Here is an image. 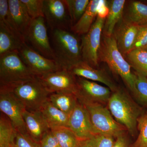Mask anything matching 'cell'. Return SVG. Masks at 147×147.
<instances>
[{
    "instance_id": "29",
    "label": "cell",
    "mask_w": 147,
    "mask_h": 147,
    "mask_svg": "<svg viewBox=\"0 0 147 147\" xmlns=\"http://www.w3.org/2000/svg\"><path fill=\"white\" fill-rule=\"evenodd\" d=\"M135 90L133 95L142 105L147 107V77L134 71Z\"/></svg>"
},
{
    "instance_id": "3",
    "label": "cell",
    "mask_w": 147,
    "mask_h": 147,
    "mask_svg": "<svg viewBox=\"0 0 147 147\" xmlns=\"http://www.w3.org/2000/svg\"><path fill=\"white\" fill-rule=\"evenodd\" d=\"M108 103L115 120L132 136L137 134L138 119L142 115L141 108L125 92L119 90L111 94Z\"/></svg>"
},
{
    "instance_id": "20",
    "label": "cell",
    "mask_w": 147,
    "mask_h": 147,
    "mask_svg": "<svg viewBox=\"0 0 147 147\" xmlns=\"http://www.w3.org/2000/svg\"><path fill=\"white\" fill-rule=\"evenodd\" d=\"M103 1L91 0L86 10L76 24L71 27V30L74 34L84 35L90 30L94 24V20L97 17Z\"/></svg>"
},
{
    "instance_id": "17",
    "label": "cell",
    "mask_w": 147,
    "mask_h": 147,
    "mask_svg": "<svg viewBox=\"0 0 147 147\" xmlns=\"http://www.w3.org/2000/svg\"><path fill=\"white\" fill-rule=\"evenodd\" d=\"M69 70L76 77L104 84L113 92L118 90L115 83L103 70L92 67L83 61L74 65Z\"/></svg>"
},
{
    "instance_id": "27",
    "label": "cell",
    "mask_w": 147,
    "mask_h": 147,
    "mask_svg": "<svg viewBox=\"0 0 147 147\" xmlns=\"http://www.w3.org/2000/svg\"><path fill=\"white\" fill-rule=\"evenodd\" d=\"M65 1L67 6L71 27L83 16L88 6L90 1L65 0Z\"/></svg>"
},
{
    "instance_id": "8",
    "label": "cell",
    "mask_w": 147,
    "mask_h": 147,
    "mask_svg": "<svg viewBox=\"0 0 147 147\" xmlns=\"http://www.w3.org/2000/svg\"><path fill=\"white\" fill-rule=\"evenodd\" d=\"M26 43L42 56L55 61L53 47L50 42L44 17L33 19L25 37Z\"/></svg>"
},
{
    "instance_id": "14",
    "label": "cell",
    "mask_w": 147,
    "mask_h": 147,
    "mask_svg": "<svg viewBox=\"0 0 147 147\" xmlns=\"http://www.w3.org/2000/svg\"><path fill=\"white\" fill-rule=\"evenodd\" d=\"M68 128L81 141L98 134L92 124L86 108L79 101L69 116Z\"/></svg>"
},
{
    "instance_id": "39",
    "label": "cell",
    "mask_w": 147,
    "mask_h": 147,
    "mask_svg": "<svg viewBox=\"0 0 147 147\" xmlns=\"http://www.w3.org/2000/svg\"><path fill=\"white\" fill-rule=\"evenodd\" d=\"M142 2L146 4L147 5V1H143V2Z\"/></svg>"
},
{
    "instance_id": "1",
    "label": "cell",
    "mask_w": 147,
    "mask_h": 147,
    "mask_svg": "<svg viewBox=\"0 0 147 147\" xmlns=\"http://www.w3.org/2000/svg\"><path fill=\"white\" fill-rule=\"evenodd\" d=\"M98 53V61L108 65L111 71L120 76L127 86L133 94L135 90V75L131 67L118 48L113 34L103 35Z\"/></svg>"
},
{
    "instance_id": "16",
    "label": "cell",
    "mask_w": 147,
    "mask_h": 147,
    "mask_svg": "<svg viewBox=\"0 0 147 147\" xmlns=\"http://www.w3.org/2000/svg\"><path fill=\"white\" fill-rule=\"evenodd\" d=\"M139 30V26L122 19L114 30L115 37L120 52L125 56L134 48Z\"/></svg>"
},
{
    "instance_id": "12",
    "label": "cell",
    "mask_w": 147,
    "mask_h": 147,
    "mask_svg": "<svg viewBox=\"0 0 147 147\" xmlns=\"http://www.w3.org/2000/svg\"><path fill=\"white\" fill-rule=\"evenodd\" d=\"M44 18L51 31L67 30L71 25L67 6L65 0H44Z\"/></svg>"
},
{
    "instance_id": "2",
    "label": "cell",
    "mask_w": 147,
    "mask_h": 147,
    "mask_svg": "<svg viewBox=\"0 0 147 147\" xmlns=\"http://www.w3.org/2000/svg\"><path fill=\"white\" fill-rule=\"evenodd\" d=\"M51 32L55 61L62 69L69 70L82 61L81 42L76 34L68 30H55Z\"/></svg>"
},
{
    "instance_id": "13",
    "label": "cell",
    "mask_w": 147,
    "mask_h": 147,
    "mask_svg": "<svg viewBox=\"0 0 147 147\" xmlns=\"http://www.w3.org/2000/svg\"><path fill=\"white\" fill-rule=\"evenodd\" d=\"M38 77L52 93L69 92L76 95V77L68 69H62Z\"/></svg>"
},
{
    "instance_id": "40",
    "label": "cell",
    "mask_w": 147,
    "mask_h": 147,
    "mask_svg": "<svg viewBox=\"0 0 147 147\" xmlns=\"http://www.w3.org/2000/svg\"><path fill=\"white\" fill-rule=\"evenodd\" d=\"M8 147H15V146H11Z\"/></svg>"
},
{
    "instance_id": "33",
    "label": "cell",
    "mask_w": 147,
    "mask_h": 147,
    "mask_svg": "<svg viewBox=\"0 0 147 147\" xmlns=\"http://www.w3.org/2000/svg\"><path fill=\"white\" fill-rule=\"evenodd\" d=\"M15 147H41L39 143L32 139L28 133H22L17 131Z\"/></svg>"
},
{
    "instance_id": "7",
    "label": "cell",
    "mask_w": 147,
    "mask_h": 147,
    "mask_svg": "<svg viewBox=\"0 0 147 147\" xmlns=\"http://www.w3.org/2000/svg\"><path fill=\"white\" fill-rule=\"evenodd\" d=\"M105 19L98 15L90 30L81 38L82 61L95 68L99 65L98 53Z\"/></svg>"
},
{
    "instance_id": "6",
    "label": "cell",
    "mask_w": 147,
    "mask_h": 147,
    "mask_svg": "<svg viewBox=\"0 0 147 147\" xmlns=\"http://www.w3.org/2000/svg\"><path fill=\"white\" fill-rule=\"evenodd\" d=\"M84 105L88 111L92 124L98 134L115 138L124 134L126 129L114 119L110 110L101 103L93 102Z\"/></svg>"
},
{
    "instance_id": "25",
    "label": "cell",
    "mask_w": 147,
    "mask_h": 147,
    "mask_svg": "<svg viewBox=\"0 0 147 147\" xmlns=\"http://www.w3.org/2000/svg\"><path fill=\"white\" fill-rule=\"evenodd\" d=\"M17 130L10 119L1 113L0 117V147L14 146Z\"/></svg>"
},
{
    "instance_id": "32",
    "label": "cell",
    "mask_w": 147,
    "mask_h": 147,
    "mask_svg": "<svg viewBox=\"0 0 147 147\" xmlns=\"http://www.w3.org/2000/svg\"><path fill=\"white\" fill-rule=\"evenodd\" d=\"M32 19L44 17L43 13L44 0H21Z\"/></svg>"
},
{
    "instance_id": "35",
    "label": "cell",
    "mask_w": 147,
    "mask_h": 147,
    "mask_svg": "<svg viewBox=\"0 0 147 147\" xmlns=\"http://www.w3.org/2000/svg\"><path fill=\"white\" fill-rule=\"evenodd\" d=\"M147 45V25L139 26V30L134 49H142Z\"/></svg>"
},
{
    "instance_id": "34",
    "label": "cell",
    "mask_w": 147,
    "mask_h": 147,
    "mask_svg": "<svg viewBox=\"0 0 147 147\" xmlns=\"http://www.w3.org/2000/svg\"><path fill=\"white\" fill-rule=\"evenodd\" d=\"M39 144L41 147H60L57 139L51 130L44 135Z\"/></svg>"
},
{
    "instance_id": "38",
    "label": "cell",
    "mask_w": 147,
    "mask_h": 147,
    "mask_svg": "<svg viewBox=\"0 0 147 147\" xmlns=\"http://www.w3.org/2000/svg\"><path fill=\"white\" fill-rule=\"evenodd\" d=\"M142 49V50H144L145 51H147V45L145 46V47H143L142 49Z\"/></svg>"
},
{
    "instance_id": "19",
    "label": "cell",
    "mask_w": 147,
    "mask_h": 147,
    "mask_svg": "<svg viewBox=\"0 0 147 147\" xmlns=\"http://www.w3.org/2000/svg\"><path fill=\"white\" fill-rule=\"evenodd\" d=\"M26 41L15 30L3 22H0V55L18 51Z\"/></svg>"
},
{
    "instance_id": "28",
    "label": "cell",
    "mask_w": 147,
    "mask_h": 147,
    "mask_svg": "<svg viewBox=\"0 0 147 147\" xmlns=\"http://www.w3.org/2000/svg\"><path fill=\"white\" fill-rule=\"evenodd\" d=\"M52 131L57 139L60 147H80L81 140L68 127L59 128Z\"/></svg>"
},
{
    "instance_id": "24",
    "label": "cell",
    "mask_w": 147,
    "mask_h": 147,
    "mask_svg": "<svg viewBox=\"0 0 147 147\" xmlns=\"http://www.w3.org/2000/svg\"><path fill=\"white\" fill-rule=\"evenodd\" d=\"M59 110L70 116L78 102L76 95L71 93H53L48 99Z\"/></svg>"
},
{
    "instance_id": "18",
    "label": "cell",
    "mask_w": 147,
    "mask_h": 147,
    "mask_svg": "<svg viewBox=\"0 0 147 147\" xmlns=\"http://www.w3.org/2000/svg\"><path fill=\"white\" fill-rule=\"evenodd\" d=\"M23 116L28 134L39 143L44 135L51 130L42 112L25 109Z\"/></svg>"
},
{
    "instance_id": "22",
    "label": "cell",
    "mask_w": 147,
    "mask_h": 147,
    "mask_svg": "<svg viewBox=\"0 0 147 147\" xmlns=\"http://www.w3.org/2000/svg\"><path fill=\"white\" fill-rule=\"evenodd\" d=\"M40 111L51 130L68 127L69 115L55 107L48 100L43 105Z\"/></svg>"
},
{
    "instance_id": "5",
    "label": "cell",
    "mask_w": 147,
    "mask_h": 147,
    "mask_svg": "<svg viewBox=\"0 0 147 147\" xmlns=\"http://www.w3.org/2000/svg\"><path fill=\"white\" fill-rule=\"evenodd\" d=\"M7 89L13 92L29 111H40L52 94L37 76Z\"/></svg>"
},
{
    "instance_id": "9",
    "label": "cell",
    "mask_w": 147,
    "mask_h": 147,
    "mask_svg": "<svg viewBox=\"0 0 147 147\" xmlns=\"http://www.w3.org/2000/svg\"><path fill=\"white\" fill-rule=\"evenodd\" d=\"M18 51L24 63L37 77L62 69L55 60L45 57L26 42Z\"/></svg>"
},
{
    "instance_id": "30",
    "label": "cell",
    "mask_w": 147,
    "mask_h": 147,
    "mask_svg": "<svg viewBox=\"0 0 147 147\" xmlns=\"http://www.w3.org/2000/svg\"><path fill=\"white\" fill-rule=\"evenodd\" d=\"M115 141V138L111 136L98 134L81 141L80 147H112Z\"/></svg>"
},
{
    "instance_id": "36",
    "label": "cell",
    "mask_w": 147,
    "mask_h": 147,
    "mask_svg": "<svg viewBox=\"0 0 147 147\" xmlns=\"http://www.w3.org/2000/svg\"><path fill=\"white\" fill-rule=\"evenodd\" d=\"M9 17L8 0H0V22L6 23Z\"/></svg>"
},
{
    "instance_id": "15",
    "label": "cell",
    "mask_w": 147,
    "mask_h": 147,
    "mask_svg": "<svg viewBox=\"0 0 147 147\" xmlns=\"http://www.w3.org/2000/svg\"><path fill=\"white\" fill-rule=\"evenodd\" d=\"M8 2L9 17L7 22L4 24L13 29L25 40L33 19L21 0H8Z\"/></svg>"
},
{
    "instance_id": "11",
    "label": "cell",
    "mask_w": 147,
    "mask_h": 147,
    "mask_svg": "<svg viewBox=\"0 0 147 147\" xmlns=\"http://www.w3.org/2000/svg\"><path fill=\"white\" fill-rule=\"evenodd\" d=\"M76 95L80 103L85 105L93 102H108L112 94L108 87L82 77H76Z\"/></svg>"
},
{
    "instance_id": "31",
    "label": "cell",
    "mask_w": 147,
    "mask_h": 147,
    "mask_svg": "<svg viewBox=\"0 0 147 147\" xmlns=\"http://www.w3.org/2000/svg\"><path fill=\"white\" fill-rule=\"evenodd\" d=\"M139 135L130 147H147V113L142 114L138 119Z\"/></svg>"
},
{
    "instance_id": "26",
    "label": "cell",
    "mask_w": 147,
    "mask_h": 147,
    "mask_svg": "<svg viewBox=\"0 0 147 147\" xmlns=\"http://www.w3.org/2000/svg\"><path fill=\"white\" fill-rule=\"evenodd\" d=\"M124 57L135 71L147 77V51L134 49Z\"/></svg>"
},
{
    "instance_id": "21",
    "label": "cell",
    "mask_w": 147,
    "mask_h": 147,
    "mask_svg": "<svg viewBox=\"0 0 147 147\" xmlns=\"http://www.w3.org/2000/svg\"><path fill=\"white\" fill-rule=\"evenodd\" d=\"M126 1L112 0L108 4L109 12L105 19L102 34L106 36L113 35L115 28L123 17Z\"/></svg>"
},
{
    "instance_id": "37",
    "label": "cell",
    "mask_w": 147,
    "mask_h": 147,
    "mask_svg": "<svg viewBox=\"0 0 147 147\" xmlns=\"http://www.w3.org/2000/svg\"><path fill=\"white\" fill-rule=\"evenodd\" d=\"M128 140L124 134L121 135L116 138L115 143L112 147H130Z\"/></svg>"
},
{
    "instance_id": "4",
    "label": "cell",
    "mask_w": 147,
    "mask_h": 147,
    "mask_svg": "<svg viewBox=\"0 0 147 147\" xmlns=\"http://www.w3.org/2000/svg\"><path fill=\"white\" fill-rule=\"evenodd\" d=\"M36 77L24 63L18 51L0 55V88H11Z\"/></svg>"
},
{
    "instance_id": "10",
    "label": "cell",
    "mask_w": 147,
    "mask_h": 147,
    "mask_svg": "<svg viewBox=\"0 0 147 147\" xmlns=\"http://www.w3.org/2000/svg\"><path fill=\"white\" fill-rule=\"evenodd\" d=\"M25 107L12 92L0 88V110L5 115L17 131L28 133L23 118Z\"/></svg>"
},
{
    "instance_id": "23",
    "label": "cell",
    "mask_w": 147,
    "mask_h": 147,
    "mask_svg": "<svg viewBox=\"0 0 147 147\" xmlns=\"http://www.w3.org/2000/svg\"><path fill=\"white\" fill-rule=\"evenodd\" d=\"M124 20L139 26L147 25V5L138 1H131L129 4Z\"/></svg>"
}]
</instances>
